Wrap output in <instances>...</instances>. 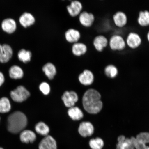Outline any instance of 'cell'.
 Instances as JSON below:
<instances>
[{
  "instance_id": "1",
  "label": "cell",
  "mask_w": 149,
  "mask_h": 149,
  "mask_svg": "<svg viewBox=\"0 0 149 149\" xmlns=\"http://www.w3.org/2000/svg\"><path fill=\"white\" fill-rule=\"evenodd\" d=\"M101 96L97 91L90 89L85 93L83 98V104L85 110L91 114H97L101 111L103 104Z\"/></svg>"
},
{
  "instance_id": "2",
  "label": "cell",
  "mask_w": 149,
  "mask_h": 149,
  "mask_svg": "<svg viewBox=\"0 0 149 149\" xmlns=\"http://www.w3.org/2000/svg\"><path fill=\"white\" fill-rule=\"evenodd\" d=\"M7 128L13 134H17L25 129L27 124V117L21 111L14 112L8 117Z\"/></svg>"
},
{
  "instance_id": "3",
  "label": "cell",
  "mask_w": 149,
  "mask_h": 149,
  "mask_svg": "<svg viewBox=\"0 0 149 149\" xmlns=\"http://www.w3.org/2000/svg\"><path fill=\"white\" fill-rule=\"evenodd\" d=\"M10 96L15 102H21L25 101L30 96V93L23 86H19L11 91Z\"/></svg>"
},
{
  "instance_id": "4",
  "label": "cell",
  "mask_w": 149,
  "mask_h": 149,
  "mask_svg": "<svg viewBox=\"0 0 149 149\" xmlns=\"http://www.w3.org/2000/svg\"><path fill=\"white\" fill-rule=\"evenodd\" d=\"M116 149H135L136 138L132 136L126 138L124 135H120L117 139Z\"/></svg>"
},
{
  "instance_id": "5",
  "label": "cell",
  "mask_w": 149,
  "mask_h": 149,
  "mask_svg": "<svg viewBox=\"0 0 149 149\" xmlns=\"http://www.w3.org/2000/svg\"><path fill=\"white\" fill-rule=\"evenodd\" d=\"M111 49L113 51H121L126 47V42L120 35H115L111 37L109 42Z\"/></svg>"
},
{
  "instance_id": "6",
  "label": "cell",
  "mask_w": 149,
  "mask_h": 149,
  "mask_svg": "<svg viewBox=\"0 0 149 149\" xmlns=\"http://www.w3.org/2000/svg\"><path fill=\"white\" fill-rule=\"evenodd\" d=\"M66 107L70 108L74 107L78 100V96L76 92L74 91L65 92L61 97Z\"/></svg>"
},
{
  "instance_id": "7",
  "label": "cell",
  "mask_w": 149,
  "mask_h": 149,
  "mask_svg": "<svg viewBox=\"0 0 149 149\" xmlns=\"http://www.w3.org/2000/svg\"><path fill=\"white\" fill-rule=\"evenodd\" d=\"M13 54V49L10 46L7 44H0V62H8L12 58Z\"/></svg>"
},
{
  "instance_id": "8",
  "label": "cell",
  "mask_w": 149,
  "mask_h": 149,
  "mask_svg": "<svg viewBox=\"0 0 149 149\" xmlns=\"http://www.w3.org/2000/svg\"><path fill=\"white\" fill-rule=\"evenodd\" d=\"M142 40L138 33L131 32L129 33L127 38L126 44L132 49H135L141 45Z\"/></svg>"
},
{
  "instance_id": "9",
  "label": "cell",
  "mask_w": 149,
  "mask_h": 149,
  "mask_svg": "<svg viewBox=\"0 0 149 149\" xmlns=\"http://www.w3.org/2000/svg\"><path fill=\"white\" fill-rule=\"evenodd\" d=\"M95 18L92 13L84 11L79 15V20L80 23L84 27H90L94 23Z\"/></svg>"
},
{
  "instance_id": "10",
  "label": "cell",
  "mask_w": 149,
  "mask_h": 149,
  "mask_svg": "<svg viewBox=\"0 0 149 149\" xmlns=\"http://www.w3.org/2000/svg\"><path fill=\"white\" fill-rule=\"evenodd\" d=\"M94 127L91 123L84 122L79 125V132L82 136L86 137L90 136L94 133Z\"/></svg>"
},
{
  "instance_id": "11",
  "label": "cell",
  "mask_w": 149,
  "mask_h": 149,
  "mask_svg": "<svg viewBox=\"0 0 149 149\" xmlns=\"http://www.w3.org/2000/svg\"><path fill=\"white\" fill-rule=\"evenodd\" d=\"M39 149H57L56 141L50 135L46 136L39 144Z\"/></svg>"
},
{
  "instance_id": "12",
  "label": "cell",
  "mask_w": 149,
  "mask_h": 149,
  "mask_svg": "<svg viewBox=\"0 0 149 149\" xmlns=\"http://www.w3.org/2000/svg\"><path fill=\"white\" fill-rule=\"evenodd\" d=\"M83 5L79 1H72L70 4L67 7L68 12L71 16L75 17L81 13Z\"/></svg>"
},
{
  "instance_id": "13",
  "label": "cell",
  "mask_w": 149,
  "mask_h": 149,
  "mask_svg": "<svg viewBox=\"0 0 149 149\" xmlns=\"http://www.w3.org/2000/svg\"><path fill=\"white\" fill-rule=\"evenodd\" d=\"M108 44L109 41L107 37L102 35L96 36L93 42V45L97 51L99 52L103 51Z\"/></svg>"
},
{
  "instance_id": "14",
  "label": "cell",
  "mask_w": 149,
  "mask_h": 149,
  "mask_svg": "<svg viewBox=\"0 0 149 149\" xmlns=\"http://www.w3.org/2000/svg\"><path fill=\"white\" fill-rule=\"evenodd\" d=\"M65 39L70 43H75L79 41L81 38V33L77 30L70 29L67 30L65 33Z\"/></svg>"
},
{
  "instance_id": "15",
  "label": "cell",
  "mask_w": 149,
  "mask_h": 149,
  "mask_svg": "<svg viewBox=\"0 0 149 149\" xmlns=\"http://www.w3.org/2000/svg\"><path fill=\"white\" fill-rule=\"evenodd\" d=\"M94 75L91 71L85 70L79 76V79L82 84L85 86L92 84L94 81Z\"/></svg>"
},
{
  "instance_id": "16",
  "label": "cell",
  "mask_w": 149,
  "mask_h": 149,
  "mask_svg": "<svg viewBox=\"0 0 149 149\" xmlns=\"http://www.w3.org/2000/svg\"><path fill=\"white\" fill-rule=\"evenodd\" d=\"M113 19L115 25L119 28L123 27L127 22V16L124 13L121 11H118L113 15Z\"/></svg>"
},
{
  "instance_id": "17",
  "label": "cell",
  "mask_w": 149,
  "mask_h": 149,
  "mask_svg": "<svg viewBox=\"0 0 149 149\" xmlns=\"http://www.w3.org/2000/svg\"><path fill=\"white\" fill-rule=\"evenodd\" d=\"M19 21L22 26L24 28H27L35 24V18L30 13L25 12L20 16Z\"/></svg>"
},
{
  "instance_id": "18",
  "label": "cell",
  "mask_w": 149,
  "mask_h": 149,
  "mask_svg": "<svg viewBox=\"0 0 149 149\" xmlns=\"http://www.w3.org/2000/svg\"><path fill=\"white\" fill-rule=\"evenodd\" d=\"M1 27L5 32L8 33H12L16 31V24L15 21L13 19H6L2 22Z\"/></svg>"
},
{
  "instance_id": "19",
  "label": "cell",
  "mask_w": 149,
  "mask_h": 149,
  "mask_svg": "<svg viewBox=\"0 0 149 149\" xmlns=\"http://www.w3.org/2000/svg\"><path fill=\"white\" fill-rule=\"evenodd\" d=\"M20 138L22 142L29 144L33 143L36 140V136L33 132L26 130H23L20 133Z\"/></svg>"
},
{
  "instance_id": "20",
  "label": "cell",
  "mask_w": 149,
  "mask_h": 149,
  "mask_svg": "<svg viewBox=\"0 0 149 149\" xmlns=\"http://www.w3.org/2000/svg\"><path fill=\"white\" fill-rule=\"evenodd\" d=\"M43 72L47 77L50 80L54 79L57 73L56 68L53 63L50 62L47 63L42 68Z\"/></svg>"
},
{
  "instance_id": "21",
  "label": "cell",
  "mask_w": 149,
  "mask_h": 149,
  "mask_svg": "<svg viewBox=\"0 0 149 149\" xmlns=\"http://www.w3.org/2000/svg\"><path fill=\"white\" fill-rule=\"evenodd\" d=\"M87 51L86 45L83 43L76 42L72 46V53L76 56H80L85 54Z\"/></svg>"
},
{
  "instance_id": "22",
  "label": "cell",
  "mask_w": 149,
  "mask_h": 149,
  "mask_svg": "<svg viewBox=\"0 0 149 149\" xmlns=\"http://www.w3.org/2000/svg\"><path fill=\"white\" fill-rule=\"evenodd\" d=\"M69 116L72 120H79L83 118V113L81 110L77 107H72L70 108L68 111Z\"/></svg>"
},
{
  "instance_id": "23",
  "label": "cell",
  "mask_w": 149,
  "mask_h": 149,
  "mask_svg": "<svg viewBox=\"0 0 149 149\" xmlns=\"http://www.w3.org/2000/svg\"><path fill=\"white\" fill-rule=\"evenodd\" d=\"M9 73L10 77L15 79H21L24 76L23 70L17 65L11 67L9 70Z\"/></svg>"
},
{
  "instance_id": "24",
  "label": "cell",
  "mask_w": 149,
  "mask_h": 149,
  "mask_svg": "<svg viewBox=\"0 0 149 149\" xmlns=\"http://www.w3.org/2000/svg\"><path fill=\"white\" fill-rule=\"evenodd\" d=\"M137 22L139 25L142 27L149 26V12L148 10L140 12Z\"/></svg>"
},
{
  "instance_id": "25",
  "label": "cell",
  "mask_w": 149,
  "mask_h": 149,
  "mask_svg": "<svg viewBox=\"0 0 149 149\" xmlns=\"http://www.w3.org/2000/svg\"><path fill=\"white\" fill-rule=\"evenodd\" d=\"M18 57L20 61L24 63H27L31 61L32 53L30 51L23 49L19 51Z\"/></svg>"
},
{
  "instance_id": "26",
  "label": "cell",
  "mask_w": 149,
  "mask_h": 149,
  "mask_svg": "<svg viewBox=\"0 0 149 149\" xmlns=\"http://www.w3.org/2000/svg\"><path fill=\"white\" fill-rule=\"evenodd\" d=\"M35 129L37 133L45 136L48 135L49 132V127L42 122H39L36 125Z\"/></svg>"
},
{
  "instance_id": "27",
  "label": "cell",
  "mask_w": 149,
  "mask_h": 149,
  "mask_svg": "<svg viewBox=\"0 0 149 149\" xmlns=\"http://www.w3.org/2000/svg\"><path fill=\"white\" fill-rule=\"evenodd\" d=\"M11 109L10 101L8 98L4 97L0 99V113H8L10 111Z\"/></svg>"
},
{
  "instance_id": "28",
  "label": "cell",
  "mask_w": 149,
  "mask_h": 149,
  "mask_svg": "<svg viewBox=\"0 0 149 149\" xmlns=\"http://www.w3.org/2000/svg\"><path fill=\"white\" fill-rule=\"evenodd\" d=\"M89 144L92 149H102L104 146V141L100 137L91 139Z\"/></svg>"
},
{
  "instance_id": "29",
  "label": "cell",
  "mask_w": 149,
  "mask_h": 149,
  "mask_svg": "<svg viewBox=\"0 0 149 149\" xmlns=\"http://www.w3.org/2000/svg\"><path fill=\"white\" fill-rule=\"evenodd\" d=\"M105 74L108 77L114 78L118 74V70L116 66L113 65H109L105 67L104 70Z\"/></svg>"
},
{
  "instance_id": "30",
  "label": "cell",
  "mask_w": 149,
  "mask_h": 149,
  "mask_svg": "<svg viewBox=\"0 0 149 149\" xmlns=\"http://www.w3.org/2000/svg\"><path fill=\"white\" fill-rule=\"evenodd\" d=\"M136 143L139 144L146 145L149 144V133L142 132L135 137Z\"/></svg>"
},
{
  "instance_id": "31",
  "label": "cell",
  "mask_w": 149,
  "mask_h": 149,
  "mask_svg": "<svg viewBox=\"0 0 149 149\" xmlns=\"http://www.w3.org/2000/svg\"><path fill=\"white\" fill-rule=\"evenodd\" d=\"M40 89L45 95L49 94L50 92V87L47 83L43 82L40 86Z\"/></svg>"
},
{
  "instance_id": "32",
  "label": "cell",
  "mask_w": 149,
  "mask_h": 149,
  "mask_svg": "<svg viewBox=\"0 0 149 149\" xmlns=\"http://www.w3.org/2000/svg\"><path fill=\"white\" fill-rule=\"evenodd\" d=\"M5 81L4 75L2 72H0V86L3 84Z\"/></svg>"
},
{
  "instance_id": "33",
  "label": "cell",
  "mask_w": 149,
  "mask_h": 149,
  "mask_svg": "<svg viewBox=\"0 0 149 149\" xmlns=\"http://www.w3.org/2000/svg\"><path fill=\"white\" fill-rule=\"evenodd\" d=\"M147 39H148V41L149 42V31L148 32V33H147Z\"/></svg>"
},
{
  "instance_id": "34",
  "label": "cell",
  "mask_w": 149,
  "mask_h": 149,
  "mask_svg": "<svg viewBox=\"0 0 149 149\" xmlns=\"http://www.w3.org/2000/svg\"><path fill=\"white\" fill-rule=\"evenodd\" d=\"M146 149H149V146H148Z\"/></svg>"
},
{
  "instance_id": "35",
  "label": "cell",
  "mask_w": 149,
  "mask_h": 149,
  "mask_svg": "<svg viewBox=\"0 0 149 149\" xmlns=\"http://www.w3.org/2000/svg\"><path fill=\"white\" fill-rule=\"evenodd\" d=\"M0 149H3V148H1V147H0Z\"/></svg>"
},
{
  "instance_id": "36",
  "label": "cell",
  "mask_w": 149,
  "mask_h": 149,
  "mask_svg": "<svg viewBox=\"0 0 149 149\" xmlns=\"http://www.w3.org/2000/svg\"><path fill=\"white\" fill-rule=\"evenodd\" d=\"M0 120H1V118H0Z\"/></svg>"
}]
</instances>
